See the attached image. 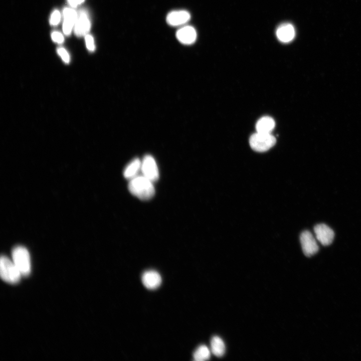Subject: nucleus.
I'll list each match as a JSON object with an SVG mask.
<instances>
[{"label": "nucleus", "instance_id": "nucleus-1", "mask_svg": "<svg viewBox=\"0 0 361 361\" xmlns=\"http://www.w3.org/2000/svg\"><path fill=\"white\" fill-rule=\"evenodd\" d=\"M128 190L133 195L142 200H149L155 194L153 182L143 175L130 179Z\"/></svg>", "mask_w": 361, "mask_h": 361}, {"label": "nucleus", "instance_id": "nucleus-2", "mask_svg": "<svg viewBox=\"0 0 361 361\" xmlns=\"http://www.w3.org/2000/svg\"><path fill=\"white\" fill-rule=\"evenodd\" d=\"M13 261L22 275L27 276L31 273L30 256L28 250L23 246H17L12 251Z\"/></svg>", "mask_w": 361, "mask_h": 361}, {"label": "nucleus", "instance_id": "nucleus-3", "mask_svg": "<svg viewBox=\"0 0 361 361\" xmlns=\"http://www.w3.org/2000/svg\"><path fill=\"white\" fill-rule=\"evenodd\" d=\"M0 274L4 281L11 284L19 282L22 276L13 261L5 256L1 257Z\"/></svg>", "mask_w": 361, "mask_h": 361}, {"label": "nucleus", "instance_id": "nucleus-4", "mask_svg": "<svg viewBox=\"0 0 361 361\" xmlns=\"http://www.w3.org/2000/svg\"><path fill=\"white\" fill-rule=\"evenodd\" d=\"M276 143V139L271 133L256 132L249 138L251 147L257 152H264L273 147Z\"/></svg>", "mask_w": 361, "mask_h": 361}, {"label": "nucleus", "instance_id": "nucleus-5", "mask_svg": "<svg viewBox=\"0 0 361 361\" xmlns=\"http://www.w3.org/2000/svg\"><path fill=\"white\" fill-rule=\"evenodd\" d=\"M141 171L143 176L152 182L158 179L159 171L156 163L150 155H145L141 161Z\"/></svg>", "mask_w": 361, "mask_h": 361}, {"label": "nucleus", "instance_id": "nucleus-6", "mask_svg": "<svg viewBox=\"0 0 361 361\" xmlns=\"http://www.w3.org/2000/svg\"><path fill=\"white\" fill-rule=\"evenodd\" d=\"M300 241L304 255L310 257L315 254L319 250V247L315 238L310 232L304 231L300 236Z\"/></svg>", "mask_w": 361, "mask_h": 361}, {"label": "nucleus", "instance_id": "nucleus-7", "mask_svg": "<svg viewBox=\"0 0 361 361\" xmlns=\"http://www.w3.org/2000/svg\"><path fill=\"white\" fill-rule=\"evenodd\" d=\"M316 239L323 246L330 245L333 241L334 233L328 226L324 224L316 225L314 227Z\"/></svg>", "mask_w": 361, "mask_h": 361}, {"label": "nucleus", "instance_id": "nucleus-8", "mask_svg": "<svg viewBox=\"0 0 361 361\" xmlns=\"http://www.w3.org/2000/svg\"><path fill=\"white\" fill-rule=\"evenodd\" d=\"M141 280L146 288L153 290L158 288L161 284V277L158 272L150 270L143 272L141 276Z\"/></svg>", "mask_w": 361, "mask_h": 361}, {"label": "nucleus", "instance_id": "nucleus-9", "mask_svg": "<svg viewBox=\"0 0 361 361\" xmlns=\"http://www.w3.org/2000/svg\"><path fill=\"white\" fill-rule=\"evenodd\" d=\"M90 25L87 14L85 11H81L77 16L75 24V34L79 37L86 35L90 30Z\"/></svg>", "mask_w": 361, "mask_h": 361}, {"label": "nucleus", "instance_id": "nucleus-10", "mask_svg": "<svg viewBox=\"0 0 361 361\" xmlns=\"http://www.w3.org/2000/svg\"><path fill=\"white\" fill-rule=\"evenodd\" d=\"M191 18L190 13L185 10L174 11L166 17L167 23L172 26H180L187 23Z\"/></svg>", "mask_w": 361, "mask_h": 361}, {"label": "nucleus", "instance_id": "nucleus-11", "mask_svg": "<svg viewBox=\"0 0 361 361\" xmlns=\"http://www.w3.org/2000/svg\"><path fill=\"white\" fill-rule=\"evenodd\" d=\"M176 36L178 40L184 44H191L197 38V33L192 26H186L177 30Z\"/></svg>", "mask_w": 361, "mask_h": 361}, {"label": "nucleus", "instance_id": "nucleus-12", "mask_svg": "<svg viewBox=\"0 0 361 361\" xmlns=\"http://www.w3.org/2000/svg\"><path fill=\"white\" fill-rule=\"evenodd\" d=\"M276 34L278 39L280 41L283 43H288L294 39L295 31L291 24L284 23L278 27Z\"/></svg>", "mask_w": 361, "mask_h": 361}, {"label": "nucleus", "instance_id": "nucleus-13", "mask_svg": "<svg viewBox=\"0 0 361 361\" xmlns=\"http://www.w3.org/2000/svg\"><path fill=\"white\" fill-rule=\"evenodd\" d=\"M77 16L76 12L72 9L65 8L63 10V30L66 35L70 34L73 26H75Z\"/></svg>", "mask_w": 361, "mask_h": 361}, {"label": "nucleus", "instance_id": "nucleus-14", "mask_svg": "<svg viewBox=\"0 0 361 361\" xmlns=\"http://www.w3.org/2000/svg\"><path fill=\"white\" fill-rule=\"evenodd\" d=\"M275 125L274 119L269 116H263L260 118L256 124V132L264 133H271Z\"/></svg>", "mask_w": 361, "mask_h": 361}, {"label": "nucleus", "instance_id": "nucleus-15", "mask_svg": "<svg viewBox=\"0 0 361 361\" xmlns=\"http://www.w3.org/2000/svg\"><path fill=\"white\" fill-rule=\"evenodd\" d=\"M141 161L138 158L132 160L125 168L123 171L124 177L131 179L137 176L141 171Z\"/></svg>", "mask_w": 361, "mask_h": 361}, {"label": "nucleus", "instance_id": "nucleus-16", "mask_svg": "<svg viewBox=\"0 0 361 361\" xmlns=\"http://www.w3.org/2000/svg\"><path fill=\"white\" fill-rule=\"evenodd\" d=\"M225 350V344L222 339L218 336H213L211 340V352L217 357H222Z\"/></svg>", "mask_w": 361, "mask_h": 361}, {"label": "nucleus", "instance_id": "nucleus-17", "mask_svg": "<svg viewBox=\"0 0 361 361\" xmlns=\"http://www.w3.org/2000/svg\"><path fill=\"white\" fill-rule=\"evenodd\" d=\"M211 353V350L206 345H201L196 349L193 357L196 361L206 360L210 358Z\"/></svg>", "mask_w": 361, "mask_h": 361}, {"label": "nucleus", "instance_id": "nucleus-18", "mask_svg": "<svg viewBox=\"0 0 361 361\" xmlns=\"http://www.w3.org/2000/svg\"><path fill=\"white\" fill-rule=\"evenodd\" d=\"M61 19V14L58 10L54 11L51 16L50 19V24L53 26L58 25Z\"/></svg>", "mask_w": 361, "mask_h": 361}, {"label": "nucleus", "instance_id": "nucleus-19", "mask_svg": "<svg viewBox=\"0 0 361 361\" xmlns=\"http://www.w3.org/2000/svg\"><path fill=\"white\" fill-rule=\"evenodd\" d=\"M57 52L64 62L66 63H69L70 61V56L65 49L63 48H59L57 49Z\"/></svg>", "mask_w": 361, "mask_h": 361}, {"label": "nucleus", "instance_id": "nucleus-20", "mask_svg": "<svg viewBox=\"0 0 361 361\" xmlns=\"http://www.w3.org/2000/svg\"><path fill=\"white\" fill-rule=\"evenodd\" d=\"M86 47L90 51H93L95 49L94 39L92 36L86 35L85 37Z\"/></svg>", "mask_w": 361, "mask_h": 361}, {"label": "nucleus", "instance_id": "nucleus-21", "mask_svg": "<svg viewBox=\"0 0 361 361\" xmlns=\"http://www.w3.org/2000/svg\"><path fill=\"white\" fill-rule=\"evenodd\" d=\"M51 38L53 41L59 44L64 42V37L62 34L58 32H54L51 34Z\"/></svg>", "mask_w": 361, "mask_h": 361}, {"label": "nucleus", "instance_id": "nucleus-22", "mask_svg": "<svg viewBox=\"0 0 361 361\" xmlns=\"http://www.w3.org/2000/svg\"><path fill=\"white\" fill-rule=\"evenodd\" d=\"M84 0H68L69 5L73 8L77 7L78 5L82 4Z\"/></svg>", "mask_w": 361, "mask_h": 361}]
</instances>
